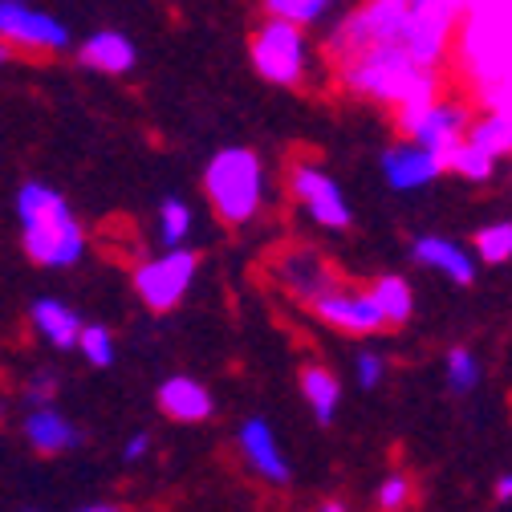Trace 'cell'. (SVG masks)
<instances>
[{
	"label": "cell",
	"mask_w": 512,
	"mask_h": 512,
	"mask_svg": "<svg viewBox=\"0 0 512 512\" xmlns=\"http://www.w3.org/2000/svg\"><path fill=\"white\" fill-rule=\"evenodd\" d=\"M374 500H378V508H403V504L415 500V484L407 476H387Z\"/></svg>",
	"instance_id": "f1b7e54d"
},
{
	"label": "cell",
	"mask_w": 512,
	"mask_h": 512,
	"mask_svg": "<svg viewBox=\"0 0 512 512\" xmlns=\"http://www.w3.org/2000/svg\"><path fill=\"white\" fill-rule=\"evenodd\" d=\"M443 167H447V163H443L435 151L419 147L415 139L382 155V175H387V183H391V187H399V191L427 187V183H431V179H435Z\"/></svg>",
	"instance_id": "7c38bea8"
},
{
	"label": "cell",
	"mask_w": 512,
	"mask_h": 512,
	"mask_svg": "<svg viewBox=\"0 0 512 512\" xmlns=\"http://www.w3.org/2000/svg\"><path fill=\"white\" fill-rule=\"evenodd\" d=\"M313 309L317 317H322L326 326L342 330V334H374L382 330V313L374 309L370 293H354V289H326V293H317L313 297Z\"/></svg>",
	"instance_id": "8fae6325"
},
{
	"label": "cell",
	"mask_w": 512,
	"mask_h": 512,
	"mask_svg": "<svg viewBox=\"0 0 512 512\" xmlns=\"http://www.w3.org/2000/svg\"><path fill=\"white\" fill-rule=\"evenodd\" d=\"M285 281L297 297H317V293H326L334 289V277L330 269L317 261L313 252H297V256H285Z\"/></svg>",
	"instance_id": "44dd1931"
},
{
	"label": "cell",
	"mask_w": 512,
	"mask_h": 512,
	"mask_svg": "<svg viewBox=\"0 0 512 512\" xmlns=\"http://www.w3.org/2000/svg\"><path fill=\"white\" fill-rule=\"evenodd\" d=\"M191 277H196V256L183 252V248H175V252L159 256V261H147V265L135 273V289H139V297H143L155 313H167V309H175V305L183 301Z\"/></svg>",
	"instance_id": "9c48e42d"
},
{
	"label": "cell",
	"mask_w": 512,
	"mask_h": 512,
	"mask_svg": "<svg viewBox=\"0 0 512 512\" xmlns=\"http://www.w3.org/2000/svg\"><path fill=\"white\" fill-rule=\"evenodd\" d=\"M53 391H57V374H49V370L33 374V378H29V387H25L29 403H37V407H45V403L53 399Z\"/></svg>",
	"instance_id": "4dcf8cb0"
},
{
	"label": "cell",
	"mask_w": 512,
	"mask_h": 512,
	"mask_svg": "<svg viewBox=\"0 0 512 512\" xmlns=\"http://www.w3.org/2000/svg\"><path fill=\"white\" fill-rule=\"evenodd\" d=\"M476 252L484 256L488 265H504V261H512V220L488 224V228L476 236Z\"/></svg>",
	"instance_id": "cb8c5ba5"
},
{
	"label": "cell",
	"mask_w": 512,
	"mask_h": 512,
	"mask_svg": "<svg viewBox=\"0 0 512 512\" xmlns=\"http://www.w3.org/2000/svg\"><path fill=\"white\" fill-rule=\"evenodd\" d=\"M17 216L25 228V252L37 265H74L86 252V232L70 204L45 183H25L17 196Z\"/></svg>",
	"instance_id": "7a4b0ae2"
},
{
	"label": "cell",
	"mask_w": 512,
	"mask_h": 512,
	"mask_svg": "<svg viewBox=\"0 0 512 512\" xmlns=\"http://www.w3.org/2000/svg\"><path fill=\"white\" fill-rule=\"evenodd\" d=\"M476 382H480V362L468 350H452V354H447V387H452L456 395H468Z\"/></svg>",
	"instance_id": "4316f807"
},
{
	"label": "cell",
	"mask_w": 512,
	"mask_h": 512,
	"mask_svg": "<svg viewBox=\"0 0 512 512\" xmlns=\"http://www.w3.org/2000/svg\"><path fill=\"white\" fill-rule=\"evenodd\" d=\"M159 407L175 423H204L212 415V395L200 387L196 378H167L159 391Z\"/></svg>",
	"instance_id": "2e32d148"
},
{
	"label": "cell",
	"mask_w": 512,
	"mask_h": 512,
	"mask_svg": "<svg viewBox=\"0 0 512 512\" xmlns=\"http://www.w3.org/2000/svg\"><path fill=\"white\" fill-rule=\"evenodd\" d=\"M382 374H387V362H382L378 354H358V362H354V378H358V387H362V391H374L378 382H382Z\"/></svg>",
	"instance_id": "f546056e"
},
{
	"label": "cell",
	"mask_w": 512,
	"mask_h": 512,
	"mask_svg": "<svg viewBox=\"0 0 512 512\" xmlns=\"http://www.w3.org/2000/svg\"><path fill=\"white\" fill-rule=\"evenodd\" d=\"M411 252H415V261H419V265L439 269L443 277H452L456 285H472V277H476V261H472V256H468L460 244H452V240L419 236V240L411 244Z\"/></svg>",
	"instance_id": "5bb4252c"
},
{
	"label": "cell",
	"mask_w": 512,
	"mask_h": 512,
	"mask_svg": "<svg viewBox=\"0 0 512 512\" xmlns=\"http://www.w3.org/2000/svg\"><path fill=\"white\" fill-rule=\"evenodd\" d=\"M370 301L382 313V326H403L407 317H411V305H415L411 285L403 277H378L370 285Z\"/></svg>",
	"instance_id": "ffe728a7"
},
{
	"label": "cell",
	"mask_w": 512,
	"mask_h": 512,
	"mask_svg": "<svg viewBox=\"0 0 512 512\" xmlns=\"http://www.w3.org/2000/svg\"><path fill=\"white\" fill-rule=\"evenodd\" d=\"M301 395L309 403V411L317 415V423H330L338 415V403H342V387L338 378L326 370V366H309L301 374Z\"/></svg>",
	"instance_id": "d6986e66"
},
{
	"label": "cell",
	"mask_w": 512,
	"mask_h": 512,
	"mask_svg": "<svg viewBox=\"0 0 512 512\" xmlns=\"http://www.w3.org/2000/svg\"><path fill=\"white\" fill-rule=\"evenodd\" d=\"M508 118H512V114H508Z\"/></svg>",
	"instance_id": "8d00e7d4"
},
{
	"label": "cell",
	"mask_w": 512,
	"mask_h": 512,
	"mask_svg": "<svg viewBox=\"0 0 512 512\" xmlns=\"http://www.w3.org/2000/svg\"><path fill=\"white\" fill-rule=\"evenodd\" d=\"M399 126L427 151H435L443 163L452 155V147L468 135V110L460 102H419V106H407L399 110Z\"/></svg>",
	"instance_id": "52a82bcc"
},
{
	"label": "cell",
	"mask_w": 512,
	"mask_h": 512,
	"mask_svg": "<svg viewBox=\"0 0 512 512\" xmlns=\"http://www.w3.org/2000/svg\"><path fill=\"white\" fill-rule=\"evenodd\" d=\"M240 452H244L248 468L261 480H269V484H285L289 480V464H285V456H281V447H277V439H273L265 419H248L240 427Z\"/></svg>",
	"instance_id": "4fadbf2b"
},
{
	"label": "cell",
	"mask_w": 512,
	"mask_h": 512,
	"mask_svg": "<svg viewBox=\"0 0 512 512\" xmlns=\"http://www.w3.org/2000/svg\"><path fill=\"white\" fill-rule=\"evenodd\" d=\"M25 439L37 447V452H45V456H61V452H70V447L82 443L78 427L66 415H57L53 407H37L25 419Z\"/></svg>",
	"instance_id": "9a60e30c"
},
{
	"label": "cell",
	"mask_w": 512,
	"mask_h": 512,
	"mask_svg": "<svg viewBox=\"0 0 512 512\" xmlns=\"http://www.w3.org/2000/svg\"><path fill=\"white\" fill-rule=\"evenodd\" d=\"M204 187H208V200H212V208H216L220 220L244 224V220L256 216V208H261V196H265L261 159H256L252 151H244V147H228V151H220L208 163Z\"/></svg>",
	"instance_id": "3957f363"
},
{
	"label": "cell",
	"mask_w": 512,
	"mask_h": 512,
	"mask_svg": "<svg viewBox=\"0 0 512 512\" xmlns=\"http://www.w3.org/2000/svg\"><path fill=\"white\" fill-rule=\"evenodd\" d=\"M5 57H9V49H5V45H0V66H5Z\"/></svg>",
	"instance_id": "e575fe53"
},
{
	"label": "cell",
	"mask_w": 512,
	"mask_h": 512,
	"mask_svg": "<svg viewBox=\"0 0 512 512\" xmlns=\"http://www.w3.org/2000/svg\"><path fill=\"white\" fill-rule=\"evenodd\" d=\"M33 326L41 330V338L57 350H70L78 346V334H82V317L70 309V305H61V301H37L33 305Z\"/></svg>",
	"instance_id": "ac0fdd59"
},
{
	"label": "cell",
	"mask_w": 512,
	"mask_h": 512,
	"mask_svg": "<svg viewBox=\"0 0 512 512\" xmlns=\"http://www.w3.org/2000/svg\"><path fill=\"white\" fill-rule=\"evenodd\" d=\"M289 187H293V196L301 200V208L322 224L330 232H342L350 224V204L342 196V187L322 171V167H313V163H297L289 171Z\"/></svg>",
	"instance_id": "ba28073f"
},
{
	"label": "cell",
	"mask_w": 512,
	"mask_h": 512,
	"mask_svg": "<svg viewBox=\"0 0 512 512\" xmlns=\"http://www.w3.org/2000/svg\"><path fill=\"white\" fill-rule=\"evenodd\" d=\"M452 5H456V9H460V13H464V9H468V0H452Z\"/></svg>",
	"instance_id": "836d02e7"
},
{
	"label": "cell",
	"mask_w": 512,
	"mask_h": 512,
	"mask_svg": "<svg viewBox=\"0 0 512 512\" xmlns=\"http://www.w3.org/2000/svg\"><path fill=\"white\" fill-rule=\"evenodd\" d=\"M78 346H82V354H86L94 366H110V362H114V342H110V334H106L102 326H86V322H82Z\"/></svg>",
	"instance_id": "83f0119b"
},
{
	"label": "cell",
	"mask_w": 512,
	"mask_h": 512,
	"mask_svg": "<svg viewBox=\"0 0 512 512\" xmlns=\"http://www.w3.org/2000/svg\"><path fill=\"white\" fill-rule=\"evenodd\" d=\"M472 5H484V0H468V9H472Z\"/></svg>",
	"instance_id": "d590c367"
},
{
	"label": "cell",
	"mask_w": 512,
	"mask_h": 512,
	"mask_svg": "<svg viewBox=\"0 0 512 512\" xmlns=\"http://www.w3.org/2000/svg\"><path fill=\"white\" fill-rule=\"evenodd\" d=\"M496 500H512V476H500L496 480Z\"/></svg>",
	"instance_id": "d6a6232c"
},
{
	"label": "cell",
	"mask_w": 512,
	"mask_h": 512,
	"mask_svg": "<svg viewBox=\"0 0 512 512\" xmlns=\"http://www.w3.org/2000/svg\"><path fill=\"white\" fill-rule=\"evenodd\" d=\"M78 57H82V66H90V70L126 74V70L135 66V45L126 41L122 33H114V29H102V33H94V37L78 49Z\"/></svg>",
	"instance_id": "e0dca14e"
},
{
	"label": "cell",
	"mask_w": 512,
	"mask_h": 512,
	"mask_svg": "<svg viewBox=\"0 0 512 512\" xmlns=\"http://www.w3.org/2000/svg\"><path fill=\"white\" fill-rule=\"evenodd\" d=\"M0 37L25 49H66L70 45L66 25L21 5V0H0Z\"/></svg>",
	"instance_id": "30bf717a"
},
{
	"label": "cell",
	"mask_w": 512,
	"mask_h": 512,
	"mask_svg": "<svg viewBox=\"0 0 512 512\" xmlns=\"http://www.w3.org/2000/svg\"><path fill=\"white\" fill-rule=\"evenodd\" d=\"M187 228H191V208L183 204V200H163V208H159V236H163V244H179V240H187Z\"/></svg>",
	"instance_id": "484cf974"
},
{
	"label": "cell",
	"mask_w": 512,
	"mask_h": 512,
	"mask_svg": "<svg viewBox=\"0 0 512 512\" xmlns=\"http://www.w3.org/2000/svg\"><path fill=\"white\" fill-rule=\"evenodd\" d=\"M447 167H452L456 175H464V179H472V183H480V179H488V175H492L496 159H492L488 151H480L476 143L460 139V143L452 147V155H447Z\"/></svg>",
	"instance_id": "603a6c76"
},
{
	"label": "cell",
	"mask_w": 512,
	"mask_h": 512,
	"mask_svg": "<svg viewBox=\"0 0 512 512\" xmlns=\"http://www.w3.org/2000/svg\"><path fill=\"white\" fill-rule=\"evenodd\" d=\"M407 21V0H370L330 33V53L346 57L366 45H399Z\"/></svg>",
	"instance_id": "8992f818"
},
{
	"label": "cell",
	"mask_w": 512,
	"mask_h": 512,
	"mask_svg": "<svg viewBox=\"0 0 512 512\" xmlns=\"http://www.w3.org/2000/svg\"><path fill=\"white\" fill-rule=\"evenodd\" d=\"M252 66L265 82H277V86H297L305 78V66H309V53H305V33L301 25L285 21V17H273L256 29L252 37Z\"/></svg>",
	"instance_id": "5b68a950"
},
{
	"label": "cell",
	"mask_w": 512,
	"mask_h": 512,
	"mask_svg": "<svg viewBox=\"0 0 512 512\" xmlns=\"http://www.w3.org/2000/svg\"><path fill=\"white\" fill-rule=\"evenodd\" d=\"M456 21L460 9L452 0H407V21L399 45L419 61V66H443V57L452 53L456 41Z\"/></svg>",
	"instance_id": "277c9868"
},
{
	"label": "cell",
	"mask_w": 512,
	"mask_h": 512,
	"mask_svg": "<svg viewBox=\"0 0 512 512\" xmlns=\"http://www.w3.org/2000/svg\"><path fill=\"white\" fill-rule=\"evenodd\" d=\"M338 74L346 90L374 102H391L395 110L439 98V70L419 66L403 45H366L358 53H346L338 57Z\"/></svg>",
	"instance_id": "6da1fadb"
},
{
	"label": "cell",
	"mask_w": 512,
	"mask_h": 512,
	"mask_svg": "<svg viewBox=\"0 0 512 512\" xmlns=\"http://www.w3.org/2000/svg\"><path fill=\"white\" fill-rule=\"evenodd\" d=\"M468 143H476L480 151H488L492 159L512 155V118L504 110H488L480 122H468Z\"/></svg>",
	"instance_id": "7402d4cb"
},
{
	"label": "cell",
	"mask_w": 512,
	"mask_h": 512,
	"mask_svg": "<svg viewBox=\"0 0 512 512\" xmlns=\"http://www.w3.org/2000/svg\"><path fill=\"white\" fill-rule=\"evenodd\" d=\"M265 9H269L273 17L293 21V25H313L317 17L330 9V0H265Z\"/></svg>",
	"instance_id": "d4e9b609"
},
{
	"label": "cell",
	"mask_w": 512,
	"mask_h": 512,
	"mask_svg": "<svg viewBox=\"0 0 512 512\" xmlns=\"http://www.w3.org/2000/svg\"><path fill=\"white\" fill-rule=\"evenodd\" d=\"M147 452H151V435H147V431L131 435V439H126V447H122V456H126V460H143Z\"/></svg>",
	"instance_id": "1f68e13d"
}]
</instances>
